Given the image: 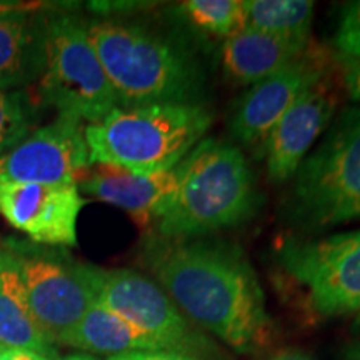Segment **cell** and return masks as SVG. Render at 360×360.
<instances>
[{
  "label": "cell",
  "instance_id": "cell-10",
  "mask_svg": "<svg viewBox=\"0 0 360 360\" xmlns=\"http://www.w3.org/2000/svg\"><path fill=\"white\" fill-rule=\"evenodd\" d=\"M89 165L82 122L58 115L0 155V184H77Z\"/></svg>",
  "mask_w": 360,
  "mask_h": 360
},
{
  "label": "cell",
  "instance_id": "cell-1",
  "mask_svg": "<svg viewBox=\"0 0 360 360\" xmlns=\"http://www.w3.org/2000/svg\"><path fill=\"white\" fill-rule=\"evenodd\" d=\"M148 264L180 312L233 350L255 352L269 342L262 287L237 247L160 238L150 244Z\"/></svg>",
  "mask_w": 360,
  "mask_h": 360
},
{
  "label": "cell",
  "instance_id": "cell-6",
  "mask_svg": "<svg viewBox=\"0 0 360 360\" xmlns=\"http://www.w3.org/2000/svg\"><path fill=\"white\" fill-rule=\"evenodd\" d=\"M294 210L310 227L360 219V107L342 112L297 169Z\"/></svg>",
  "mask_w": 360,
  "mask_h": 360
},
{
  "label": "cell",
  "instance_id": "cell-21",
  "mask_svg": "<svg viewBox=\"0 0 360 360\" xmlns=\"http://www.w3.org/2000/svg\"><path fill=\"white\" fill-rule=\"evenodd\" d=\"M34 110L22 90H0V155L29 137Z\"/></svg>",
  "mask_w": 360,
  "mask_h": 360
},
{
  "label": "cell",
  "instance_id": "cell-30",
  "mask_svg": "<svg viewBox=\"0 0 360 360\" xmlns=\"http://www.w3.org/2000/svg\"><path fill=\"white\" fill-rule=\"evenodd\" d=\"M359 326H360V315H359Z\"/></svg>",
  "mask_w": 360,
  "mask_h": 360
},
{
  "label": "cell",
  "instance_id": "cell-13",
  "mask_svg": "<svg viewBox=\"0 0 360 360\" xmlns=\"http://www.w3.org/2000/svg\"><path fill=\"white\" fill-rule=\"evenodd\" d=\"M337 107L332 85L322 79L294 102L265 141L269 179L281 184L295 175Z\"/></svg>",
  "mask_w": 360,
  "mask_h": 360
},
{
  "label": "cell",
  "instance_id": "cell-24",
  "mask_svg": "<svg viewBox=\"0 0 360 360\" xmlns=\"http://www.w3.org/2000/svg\"><path fill=\"white\" fill-rule=\"evenodd\" d=\"M109 360H199L192 355L169 352V350H162V352H134L109 357Z\"/></svg>",
  "mask_w": 360,
  "mask_h": 360
},
{
  "label": "cell",
  "instance_id": "cell-20",
  "mask_svg": "<svg viewBox=\"0 0 360 360\" xmlns=\"http://www.w3.org/2000/svg\"><path fill=\"white\" fill-rule=\"evenodd\" d=\"M182 11L202 30L220 37L231 39L247 27L242 0H188L182 4Z\"/></svg>",
  "mask_w": 360,
  "mask_h": 360
},
{
  "label": "cell",
  "instance_id": "cell-16",
  "mask_svg": "<svg viewBox=\"0 0 360 360\" xmlns=\"http://www.w3.org/2000/svg\"><path fill=\"white\" fill-rule=\"evenodd\" d=\"M57 344L80 349L84 352L102 355H124L134 352H162L164 345L159 344L141 328L112 312L105 305L96 300L84 317L58 339Z\"/></svg>",
  "mask_w": 360,
  "mask_h": 360
},
{
  "label": "cell",
  "instance_id": "cell-23",
  "mask_svg": "<svg viewBox=\"0 0 360 360\" xmlns=\"http://www.w3.org/2000/svg\"><path fill=\"white\" fill-rule=\"evenodd\" d=\"M337 60L340 62L342 79H344V85L347 89L349 96L354 101L360 102V60L340 56H337Z\"/></svg>",
  "mask_w": 360,
  "mask_h": 360
},
{
  "label": "cell",
  "instance_id": "cell-8",
  "mask_svg": "<svg viewBox=\"0 0 360 360\" xmlns=\"http://www.w3.org/2000/svg\"><path fill=\"white\" fill-rule=\"evenodd\" d=\"M96 285L98 302L154 337L169 352H205L209 347L165 290L142 274L96 267Z\"/></svg>",
  "mask_w": 360,
  "mask_h": 360
},
{
  "label": "cell",
  "instance_id": "cell-9",
  "mask_svg": "<svg viewBox=\"0 0 360 360\" xmlns=\"http://www.w3.org/2000/svg\"><path fill=\"white\" fill-rule=\"evenodd\" d=\"M30 310L52 344H57L97 300L96 267L70 264L37 252H13Z\"/></svg>",
  "mask_w": 360,
  "mask_h": 360
},
{
  "label": "cell",
  "instance_id": "cell-5",
  "mask_svg": "<svg viewBox=\"0 0 360 360\" xmlns=\"http://www.w3.org/2000/svg\"><path fill=\"white\" fill-rule=\"evenodd\" d=\"M39 97L58 115L94 124L119 107L89 30L70 15L44 20V69Z\"/></svg>",
  "mask_w": 360,
  "mask_h": 360
},
{
  "label": "cell",
  "instance_id": "cell-22",
  "mask_svg": "<svg viewBox=\"0 0 360 360\" xmlns=\"http://www.w3.org/2000/svg\"><path fill=\"white\" fill-rule=\"evenodd\" d=\"M334 45L337 56L360 60V2H350L344 7Z\"/></svg>",
  "mask_w": 360,
  "mask_h": 360
},
{
  "label": "cell",
  "instance_id": "cell-29",
  "mask_svg": "<svg viewBox=\"0 0 360 360\" xmlns=\"http://www.w3.org/2000/svg\"><path fill=\"white\" fill-rule=\"evenodd\" d=\"M58 360H97L92 355H84V354H75V355H67L64 359H58Z\"/></svg>",
  "mask_w": 360,
  "mask_h": 360
},
{
  "label": "cell",
  "instance_id": "cell-7",
  "mask_svg": "<svg viewBox=\"0 0 360 360\" xmlns=\"http://www.w3.org/2000/svg\"><path fill=\"white\" fill-rule=\"evenodd\" d=\"M285 272L309 290L323 317L360 312V231L317 240H289L281 249Z\"/></svg>",
  "mask_w": 360,
  "mask_h": 360
},
{
  "label": "cell",
  "instance_id": "cell-27",
  "mask_svg": "<svg viewBox=\"0 0 360 360\" xmlns=\"http://www.w3.org/2000/svg\"><path fill=\"white\" fill-rule=\"evenodd\" d=\"M269 360H315L312 355L305 352V350L295 349V347H287L281 349L276 352Z\"/></svg>",
  "mask_w": 360,
  "mask_h": 360
},
{
  "label": "cell",
  "instance_id": "cell-14",
  "mask_svg": "<svg viewBox=\"0 0 360 360\" xmlns=\"http://www.w3.org/2000/svg\"><path fill=\"white\" fill-rule=\"evenodd\" d=\"M179 184V165L165 172L142 175L98 164L80 187L98 200L127 210L141 225H148L159 222L177 193Z\"/></svg>",
  "mask_w": 360,
  "mask_h": 360
},
{
  "label": "cell",
  "instance_id": "cell-17",
  "mask_svg": "<svg viewBox=\"0 0 360 360\" xmlns=\"http://www.w3.org/2000/svg\"><path fill=\"white\" fill-rule=\"evenodd\" d=\"M0 345L37 350L56 357L53 344L35 321L13 252L0 249Z\"/></svg>",
  "mask_w": 360,
  "mask_h": 360
},
{
  "label": "cell",
  "instance_id": "cell-3",
  "mask_svg": "<svg viewBox=\"0 0 360 360\" xmlns=\"http://www.w3.org/2000/svg\"><path fill=\"white\" fill-rule=\"evenodd\" d=\"M212 124L200 103L117 107L84 129L89 162L134 174H157L182 162Z\"/></svg>",
  "mask_w": 360,
  "mask_h": 360
},
{
  "label": "cell",
  "instance_id": "cell-12",
  "mask_svg": "<svg viewBox=\"0 0 360 360\" xmlns=\"http://www.w3.org/2000/svg\"><path fill=\"white\" fill-rule=\"evenodd\" d=\"M327 60L309 47L289 65L247 90L233 109L231 132L244 146L265 143L281 117L305 90L326 79Z\"/></svg>",
  "mask_w": 360,
  "mask_h": 360
},
{
  "label": "cell",
  "instance_id": "cell-26",
  "mask_svg": "<svg viewBox=\"0 0 360 360\" xmlns=\"http://www.w3.org/2000/svg\"><path fill=\"white\" fill-rule=\"evenodd\" d=\"M40 4H30V2H6L0 0V17L12 15V13H22V12H32L39 8Z\"/></svg>",
  "mask_w": 360,
  "mask_h": 360
},
{
  "label": "cell",
  "instance_id": "cell-18",
  "mask_svg": "<svg viewBox=\"0 0 360 360\" xmlns=\"http://www.w3.org/2000/svg\"><path fill=\"white\" fill-rule=\"evenodd\" d=\"M44 69V20L30 12L0 17V90L29 85Z\"/></svg>",
  "mask_w": 360,
  "mask_h": 360
},
{
  "label": "cell",
  "instance_id": "cell-15",
  "mask_svg": "<svg viewBox=\"0 0 360 360\" xmlns=\"http://www.w3.org/2000/svg\"><path fill=\"white\" fill-rule=\"evenodd\" d=\"M309 42L274 37L245 27L227 39L222 49V65L229 79L242 85H255L270 77L309 51Z\"/></svg>",
  "mask_w": 360,
  "mask_h": 360
},
{
  "label": "cell",
  "instance_id": "cell-2",
  "mask_svg": "<svg viewBox=\"0 0 360 360\" xmlns=\"http://www.w3.org/2000/svg\"><path fill=\"white\" fill-rule=\"evenodd\" d=\"M179 169L177 193L157 222L160 238L188 240L242 224L255 212L254 174L232 142L200 141Z\"/></svg>",
  "mask_w": 360,
  "mask_h": 360
},
{
  "label": "cell",
  "instance_id": "cell-25",
  "mask_svg": "<svg viewBox=\"0 0 360 360\" xmlns=\"http://www.w3.org/2000/svg\"><path fill=\"white\" fill-rule=\"evenodd\" d=\"M0 360H56V357L37 352V350L0 345Z\"/></svg>",
  "mask_w": 360,
  "mask_h": 360
},
{
  "label": "cell",
  "instance_id": "cell-28",
  "mask_svg": "<svg viewBox=\"0 0 360 360\" xmlns=\"http://www.w3.org/2000/svg\"><path fill=\"white\" fill-rule=\"evenodd\" d=\"M345 360H360V342L345 350Z\"/></svg>",
  "mask_w": 360,
  "mask_h": 360
},
{
  "label": "cell",
  "instance_id": "cell-11",
  "mask_svg": "<svg viewBox=\"0 0 360 360\" xmlns=\"http://www.w3.org/2000/svg\"><path fill=\"white\" fill-rule=\"evenodd\" d=\"M77 184H0V215L37 244L77 245Z\"/></svg>",
  "mask_w": 360,
  "mask_h": 360
},
{
  "label": "cell",
  "instance_id": "cell-4",
  "mask_svg": "<svg viewBox=\"0 0 360 360\" xmlns=\"http://www.w3.org/2000/svg\"><path fill=\"white\" fill-rule=\"evenodd\" d=\"M87 30L119 107L195 103L202 75L177 45L139 25L119 22H97Z\"/></svg>",
  "mask_w": 360,
  "mask_h": 360
},
{
  "label": "cell",
  "instance_id": "cell-19",
  "mask_svg": "<svg viewBox=\"0 0 360 360\" xmlns=\"http://www.w3.org/2000/svg\"><path fill=\"white\" fill-rule=\"evenodd\" d=\"M314 11V2L309 0H249L247 27L274 37L309 42Z\"/></svg>",
  "mask_w": 360,
  "mask_h": 360
}]
</instances>
